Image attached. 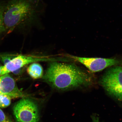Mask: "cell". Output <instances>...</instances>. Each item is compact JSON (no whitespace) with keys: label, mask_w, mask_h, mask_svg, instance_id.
Wrapping results in <instances>:
<instances>
[{"label":"cell","mask_w":122,"mask_h":122,"mask_svg":"<svg viewBox=\"0 0 122 122\" xmlns=\"http://www.w3.org/2000/svg\"><path fill=\"white\" fill-rule=\"evenodd\" d=\"M5 5L0 3V34L5 31V28L4 24V14Z\"/></svg>","instance_id":"obj_10"},{"label":"cell","mask_w":122,"mask_h":122,"mask_svg":"<svg viewBox=\"0 0 122 122\" xmlns=\"http://www.w3.org/2000/svg\"><path fill=\"white\" fill-rule=\"evenodd\" d=\"M0 92L9 96L11 99L25 97L18 88L14 79L9 74L0 76Z\"/></svg>","instance_id":"obj_7"},{"label":"cell","mask_w":122,"mask_h":122,"mask_svg":"<svg viewBox=\"0 0 122 122\" xmlns=\"http://www.w3.org/2000/svg\"><path fill=\"white\" fill-rule=\"evenodd\" d=\"M11 99L9 96L0 92V108H5L10 106Z\"/></svg>","instance_id":"obj_9"},{"label":"cell","mask_w":122,"mask_h":122,"mask_svg":"<svg viewBox=\"0 0 122 122\" xmlns=\"http://www.w3.org/2000/svg\"><path fill=\"white\" fill-rule=\"evenodd\" d=\"M16 56V55L11 54H0V61L4 65Z\"/></svg>","instance_id":"obj_11"},{"label":"cell","mask_w":122,"mask_h":122,"mask_svg":"<svg viewBox=\"0 0 122 122\" xmlns=\"http://www.w3.org/2000/svg\"><path fill=\"white\" fill-rule=\"evenodd\" d=\"M36 2L34 0H10L4 10L5 29L11 31L20 24L32 19L37 11Z\"/></svg>","instance_id":"obj_2"},{"label":"cell","mask_w":122,"mask_h":122,"mask_svg":"<svg viewBox=\"0 0 122 122\" xmlns=\"http://www.w3.org/2000/svg\"><path fill=\"white\" fill-rule=\"evenodd\" d=\"M92 118V122H101L100 121L98 117L97 116H93Z\"/></svg>","instance_id":"obj_14"},{"label":"cell","mask_w":122,"mask_h":122,"mask_svg":"<svg viewBox=\"0 0 122 122\" xmlns=\"http://www.w3.org/2000/svg\"><path fill=\"white\" fill-rule=\"evenodd\" d=\"M57 59L46 56L24 55L16 56L5 65L2 66L1 76L24 67L30 64L38 62L55 61Z\"/></svg>","instance_id":"obj_5"},{"label":"cell","mask_w":122,"mask_h":122,"mask_svg":"<svg viewBox=\"0 0 122 122\" xmlns=\"http://www.w3.org/2000/svg\"><path fill=\"white\" fill-rule=\"evenodd\" d=\"M27 71L30 77L34 80L40 79L43 77V69L41 65L37 62L30 64Z\"/></svg>","instance_id":"obj_8"},{"label":"cell","mask_w":122,"mask_h":122,"mask_svg":"<svg viewBox=\"0 0 122 122\" xmlns=\"http://www.w3.org/2000/svg\"><path fill=\"white\" fill-rule=\"evenodd\" d=\"M0 122H13L5 115L0 108Z\"/></svg>","instance_id":"obj_12"},{"label":"cell","mask_w":122,"mask_h":122,"mask_svg":"<svg viewBox=\"0 0 122 122\" xmlns=\"http://www.w3.org/2000/svg\"><path fill=\"white\" fill-rule=\"evenodd\" d=\"M24 67L19 69L12 72L15 75L19 76L22 74L24 71Z\"/></svg>","instance_id":"obj_13"},{"label":"cell","mask_w":122,"mask_h":122,"mask_svg":"<svg viewBox=\"0 0 122 122\" xmlns=\"http://www.w3.org/2000/svg\"><path fill=\"white\" fill-rule=\"evenodd\" d=\"M17 122H38L39 119L37 105L29 99L24 97L18 101L13 108Z\"/></svg>","instance_id":"obj_4"},{"label":"cell","mask_w":122,"mask_h":122,"mask_svg":"<svg viewBox=\"0 0 122 122\" xmlns=\"http://www.w3.org/2000/svg\"><path fill=\"white\" fill-rule=\"evenodd\" d=\"M70 57L82 64L92 72L102 71L108 67L119 63L118 60L114 59L82 57L72 56Z\"/></svg>","instance_id":"obj_6"},{"label":"cell","mask_w":122,"mask_h":122,"mask_svg":"<svg viewBox=\"0 0 122 122\" xmlns=\"http://www.w3.org/2000/svg\"><path fill=\"white\" fill-rule=\"evenodd\" d=\"M100 83L108 93L122 101V67L109 69L102 77Z\"/></svg>","instance_id":"obj_3"},{"label":"cell","mask_w":122,"mask_h":122,"mask_svg":"<svg viewBox=\"0 0 122 122\" xmlns=\"http://www.w3.org/2000/svg\"><path fill=\"white\" fill-rule=\"evenodd\" d=\"M1 72H2V66L0 65V76H1Z\"/></svg>","instance_id":"obj_15"},{"label":"cell","mask_w":122,"mask_h":122,"mask_svg":"<svg viewBox=\"0 0 122 122\" xmlns=\"http://www.w3.org/2000/svg\"><path fill=\"white\" fill-rule=\"evenodd\" d=\"M43 78L56 89L65 90L86 86L91 79L86 72L73 64L51 62Z\"/></svg>","instance_id":"obj_1"}]
</instances>
